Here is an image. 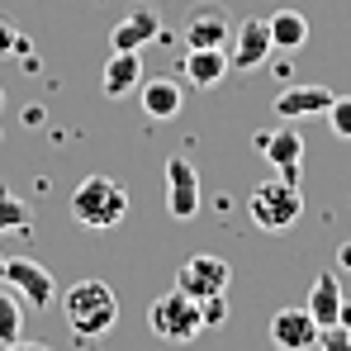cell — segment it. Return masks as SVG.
Listing matches in <instances>:
<instances>
[{
    "label": "cell",
    "mask_w": 351,
    "mask_h": 351,
    "mask_svg": "<svg viewBox=\"0 0 351 351\" xmlns=\"http://www.w3.org/2000/svg\"><path fill=\"white\" fill-rule=\"evenodd\" d=\"M0 266H5V256H0Z\"/></svg>",
    "instance_id": "28"
},
{
    "label": "cell",
    "mask_w": 351,
    "mask_h": 351,
    "mask_svg": "<svg viewBox=\"0 0 351 351\" xmlns=\"http://www.w3.org/2000/svg\"><path fill=\"white\" fill-rule=\"evenodd\" d=\"M24 123L38 128V123H43V105H29V110H24Z\"/></svg>",
    "instance_id": "24"
},
{
    "label": "cell",
    "mask_w": 351,
    "mask_h": 351,
    "mask_svg": "<svg viewBox=\"0 0 351 351\" xmlns=\"http://www.w3.org/2000/svg\"><path fill=\"white\" fill-rule=\"evenodd\" d=\"M318 351H351V328L347 323H332L318 332Z\"/></svg>",
    "instance_id": "22"
},
{
    "label": "cell",
    "mask_w": 351,
    "mask_h": 351,
    "mask_svg": "<svg viewBox=\"0 0 351 351\" xmlns=\"http://www.w3.org/2000/svg\"><path fill=\"white\" fill-rule=\"evenodd\" d=\"M228 280H233V271H228V261L214 256V252H195V256H185L180 271H176V290H185L190 299H214V294L228 290Z\"/></svg>",
    "instance_id": "6"
},
{
    "label": "cell",
    "mask_w": 351,
    "mask_h": 351,
    "mask_svg": "<svg viewBox=\"0 0 351 351\" xmlns=\"http://www.w3.org/2000/svg\"><path fill=\"white\" fill-rule=\"evenodd\" d=\"M337 95L328 90V86H290V90H280L276 95V114L280 119H308V114H328V105H332Z\"/></svg>",
    "instance_id": "13"
},
{
    "label": "cell",
    "mask_w": 351,
    "mask_h": 351,
    "mask_svg": "<svg viewBox=\"0 0 351 351\" xmlns=\"http://www.w3.org/2000/svg\"><path fill=\"white\" fill-rule=\"evenodd\" d=\"M328 123H332L337 138H351V95H337V100L328 105Z\"/></svg>",
    "instance_id": "21"
},
{
    "label": "cell",
    "mask_w": 351,
    "mask_h": 351,
    "mask_svg": "<svg viewBox=\"0 0 351 351\" xmlns=\"http://www.w3.org/2000/svg\"><path fill=\"white\" fill-rule=\"evenodd\" d=\"M180 71H185L190 86L209 90V86H219V81L228 76V53H223V48H190L185 62H180Z\"/></svg>",
    "instance_id": "15"
},
{
    "label": "cell",
    "mask_w": 351,
    "mask_h": 351,
    "mask_svg": "<svg viewBox=\"0 0 351 351\" xmlns=\"http://www.w3.org/2000/svg\"><path fill=\"white\" fill-rule=\"evenodd\" d=\"M0 53H24L29 58V38H19V29L10 19H0Z\"/></svg>",
    "instance_id": "23"
},
{
    "label": "cell",
    "mask_w": 351,
    "mask_h": 351,
    "mask_svg": "<svg viewBox=\"0 0 351 351\" xmlns=\"http://www.w3.org/2000/svg\"><path fill=\"white\" fill-rule=\"evenodd\" d=\"M247 214H252V223H256V228H266V233H285V228H294V223H299V214H304L299 180H285V176L261 180V185L247 195Z\"/></svg>",
    "instance_id": "3"
},
{
    "label": "cell",
    "mask_w": 351,
    "mask_h": 351,
    "mask_svg": "<svg viewBox=\"0 0 351 351\" xmlns=\"http://www.w3.org/2000/svg\"><path fill=\"white\" fill-rule=\"evenodd\" d=\"M266 29H271V43L285 48V53H294V48L308 43V19H304L299 10H276V14L266 19Z\"/></svg>",
    "instance_id": "18"
},
{
    "label": "cell",
    "mask_w": 351,
    "mask_h": 351,
    "mask_svg": "<svg viewBox=\"0 0 351 351\" xmlns=\"http://www.w3.org/2000/svg\"><path fill=\"white\" fill-rule=\"evenodd\" d=\"M24 337V308H19V294L10 285H0V347L5 342H19Z\"/></svg>",
    "instance_id": "19"
},
{
    "label": "cell",
    "mask_w": 351,
    "mask_h": 351,
    "mask_svg": "<svg viewBox=\"0 0 351 351\" xmlns=\"http://www.w3.org/2000/svg\"><path fill=\"white\" fill-rule=\"evenodd\" d=\"M256 152L285 176V180H299V167H304V138L294 128H276V133H256Z\"/></svg>",
    "instance_id": "12"
},
{
    "label": "cell",
    "mask_w": 351,
    "mask_h": 351,
    "mask_svg": "<svg viewBox=\"0 0 351 351\" xmlns=\"http://www.w3.org/2000/svg\"><path fill=\"white\" fill-rule=\"evenodd\" d=\"M180 34H185L190 48H223L233 38V19H228L223 5H195L185 14V29Z\"/></svg>",
    "instance_id": "8"
},
{
    "label": "cell",
    "mask_w": 351,
    "mask_h": 351,
    "mask_svg": "<svg viewBox=\"0 0 351 351\" xmlns=\"http://www.w3.org/2000/svg\"><path fill=\"white\" fill-rule=\"evenodd\" d=\"M0 351H48V347H38V342H5Z\"/></svg>",
    "instance_id": "25"
},
{
    "label": "cell",
    "mask_w": 351,
    "mask_h": 351,
    "mask_svg": "<svg viewBox=\"0 0 351 351\" xmlns=\"http://www.w3.org/2000/svg\"><path fill=\"white\" fill-rule=\"evenodd\" d=\"M0 110H5V90H0Z\"/></svg>",
    "instance_id": "27"
},
{
    "label": "cell",
    "mask_w": 351,
    "mask_h": 351,
    "mask_svg": "<svg viewBox=\"0 0 351 351\" xmlns=\"http://www.w3.org/2000/svg\"><path fill=\"white\" fill-rule=\"evenodd\" d=\"M167 214L171 219H195L199 214V171L190 157H167Z\"/></svg>",
    "instance_id": "7"
},
{
    "label": "cell",
    "mask_w": 351,
    "mask_h": 351,
    "mask_svg": "<svg viewBox=\"0 0 351 351\" xmlns=\"http://www.w3.org/2000/svg\"><path fill=\"white\" fill-rule=\"evenodd\" d=\"M143 86V58L138 53H114V58L105 62V76H100V90L119 100V95H128V90H138Z\"/></svg>",
    "instance_id": "16"
},
{
    "label": "cell",
    "mask_w": 351,
    "mask_h": 351,
    "mask_svg": "<svg viewBox=\"0 0 351 351\" xmlns=\"http://www.w3.org/2000/svg\"><path fill=\"white\" fill-rule=\"evenodd\" d=\"M147 328H152L162 342H195V337L204 332L199 299H190L185 290H167L162 299H152V308H147Z\"/></svg>",
    "instance_id": "4"
},
{
    "label": "cell",
    "mask_w": 351,
    "mask_h": 351,
    "mask_svg": "<svg viewBox=\"0 0 351 351\" xmlns=\"http://www.w3.org/2000/svg\"><path fill=\"white\" fill-rule=\"evenodd\" d=\"M318 323H313V313L308 308H280L276 318H271V347L276 351H308L318 347Z\"/></svg>",
    "instance_id": "10"
},
{
    "label": "cell",
    "mask_w": 351,
    "mask_h": 351,
    "mask_svg": "<svg viewBox=\"0 0 351 351\" xmlns=\"http://www.w3.org/2000/svg\"><path fill=\"white\" fill-rule=\"evenodd\" d=\"M0 233H29V204L0 185Z\"/></svg>",
    "instance_id": "20"
},
{
    "label": "cell",
    "mask_w": 351,
    "mask_h": 351,
    "mask_svg": "<svg viewBox=\"0 0 351 351\" xmlns=\"http://www.w3.org/2000/svg\"><path fill=\"white\" fill-rule=\"evenodd\" d=\"M0 285H10V290L19 294L29 308H48V304H58V280H53V271L43 266V261H34V256H5V266H0Z\"/></svg>",
    "instance_id": "5"
},
{
    "label": "cell",
    "mask_w": 351,
    "mask_h": 351,
    "mask_svg": "<svg viewBox=\"0 0 351 351\" xmlns=\"http://www.w3.org/2000/svg\"><path fill=\"white\" fill-rule=\"evenodd\" d=\"M233 58H228V71H256L261 62L271 58V29H266V19H242L233 29Z\"/></svg>",
    "instance_id": "9"
},
{
    "label": "cell",
    "mask_w": 351,
    "mask_h": 351,
    "mask_svg": "<svg viewBox=\"0 0 351 351\" xmlns=\"http://www.w3.org/2000/svg\"><path fill=\"white\" fill-rule=\"evenodd\" d=\"M138 90H143V114H147V119H176V114H180V105H185L180 81H171V76L143 81Z\"/></svg>",
    "instance_id": "17"
},
{
    "label": "cell",
    "mask_w": 351,
    "mask_h": 351,
    "mask_svg": "<svg viewBox=\"0 0 351 351\" xmlns=\"http://www.w3.org/2000/svg\"><path fill=\"white\" fill-rule=\"evenodd\" d=\"M337 266H342V271H351V242H342V247H337Z\"/></svg>",
    "instance_id": "26"
},
{
    "label": "cell",
    "mask_w": 351,
    "mask_h": 351,
    "mask_svg": "<svg viewBox=\"0 0 351 351\" xmlns=\"http://www.w3.org/2000/svg\"><path fill=\"white\" fill-rule=\"evenodd\" d=\"M342 304H347V294L337 285V276L332 271H323L318 280H313V290H308V313H313V323L318 328H332V323H342Z\"/></svg>",
    "instance_id": "14"
},
{
    "label": "cell",
    "mask_w": 351,
    "mask_h": 351,
    "mask_svg": "<svg viewBox=\"0 0 351 351\" xmlns=\"http://www.w3.org/2000/svg\"><path fill=\"white\" fill-rule=\"evenodd\" d=\"M62 313H66V328L76 337H105L119 323V294L105 280H76L71 290L62 294Z\"/></svg>",
    "instance_id": "1"
},
{
    "label": "cell",
    "mask_w": 351,
    "mask_h": 351,
    "mask_svg": "<svg viewBox=\"0 0 351 351\" xmlns=\"http://www.w3.org/2000/svg\"><path fill=\"white\" fill-rule=\"evenodd\" d=\"M128 214V190L119 185L114 176H86L76 190H71V219L90 233H110L123 223Z\"/></svg>",
    "instance_id": "2"
},
{
    "label": "cell",
    "mask_w": 351,
    "mask_h": 351,
    "mask_svg": "<svg viewBox=\"0 0 351 351\" xmlns=\"http://www.w3.org/2000/svg\"><path fill=\"white\" fill-rule=\"evenodd\" d=\"M152 38H162V14L157 10H133V14H123L114 29H110V48L114 53H143Z\"/></svg>",
    "instance_id": "11"
}]
</instances>
